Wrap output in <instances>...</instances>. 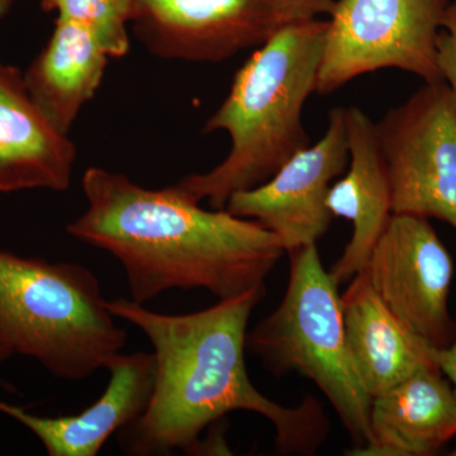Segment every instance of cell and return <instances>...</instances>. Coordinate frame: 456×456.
Instances as JSON below:
<instances>
[{
    "label": "cell",
    "instance_id": "obj_1",
    "mask_svg": "<svg viewBox=\"0 0 456 456\" xmlns=\"http://www.w3.org/2000/svg\"><path fill=\"white\" fill-rule=\"evenodd\" d=\"M265 294V284L260 285L188 314H159L123 297L106 299L108 310L140 329L154 347L155 386L149 407L117 432L125 454L197 455L204 430L236 411L269 419L279 454H316L330 431L316 399L284 407L265 397L248 377V321Z\"/></svg>",
    "mask_w": 456,
    "mask_h": 456
},
{
    "label": "cell",
    "instance_id": "obj_2",
    "mask_svg": "<svg viewBox=\"0 0 456 456\" xmlns=\"http://www.w3.org/2000/svg\"><path fill=\"white\" fill-rule=\"evenodd\" d=\"M82 185L86 209L66 231L118 260L131 299L140 305L174 289L241 296L265 284L285 254L281 239L260 222L204 209L176 184L149 189L92 167Z\"/></svg>",
    "mask_w": 456,
    "mask_h": 456
},
{
    "label": "cell",
    "instance_id": "obj_3",
    "mask_svg": "<svg viewBox=\"0 0 456 456\" xmlns=\"http://www.w3.org/2000/svg\"><path fill=\"white\" fill-rule=\"evenodd\" d=\"M326 31L327 20H305L255 49L204 123V134L227 132L230 151L212 170L176 183L187 196L224 209L233 194L259 187L311 145L302 114L316 93Z\"/></svg>",
    "mask_w": 456,
    "mask_h": 456
},
{
    "label": "cell",
    "instance_id": "obj_4",
    "mask_svg": "<svg viewBox=\"0 0 456 456\" xmlns=\"http://www.w3.org/2000/svg\"><path fill=\"white\" fill-rule=\"evenodd\" d=\"M92 270L0 250V349L28 356L61 379L83 382L122 353L116 322Z\"/></svg>",
    "mask_w": 456,
    "mask_h": 456
},
{
    "label": "cell",
    "instance_id": "obj_5",
    "mask_svg": "<svg viewBox=\"0 0 456 456\" xmlns=\"http://www.w3.org/2000/svg\"><path fill=\"white\" fill-rule=\"evenodd\" d=\"M289 281L277 310L246 336V350L275 377L299 373L329 399L355 448L371 443L370 395L351 360L338 287L317 245L288 253Z\"/></svg>",
    "mask_w": 456,
    "mask_h": 456
},
{
    "label": "cell",
    "instance_id": "obj_6",
    "mask_svg": "<svg viewBox=\"0 0 456 456\" xmlns=\"http://www.w3.org/2000/svg\"><path fill=\"white\" fill-rule=\"evenodd\" d=\"M450 0H336L327 20L317 94L360 75L399 69L440 82L437 38Z\"/></svg>",
    "mask_w": 456,
    "mask_h": 456
},
{
    "label": "cell",
    "instance_id": "obj_7",
    "mask_svg": "<svg viewBox=\"0 0 456 456\" xmlns=\"http://www.w3.org/2000/svg\"><path fill=\"white\" fill-rule=\"evenodd\" d=\"M336 0H132L131 22L151 55L224 61L285 27L329 16Z\"/></svg>",
    "mask_w": 456,
    "mask_h": 456
},
{
    "label": "cell",
    "instance_id": "obj_8",
    "mask_svg": "<svg viewBox=\"0 0 456 456\" xmlns=\"http://www.w3.org/2000/svg\"><path fill=\"white\" fill-rule=\"evenodd\" d=\"M392 185L393 215L446 222L456 230V93L425 83L375 123Z\"/></svg>",
    "mask_w": 456,
    "mask_h": 456
},
{
    "label": "cell",
    "instance_id": "obj_9",
    "mask_svg": "<svg viewBox=\"0 0 456 456\" xmlns=\"http://www.w3.org/2000/svg\"><path fill=\"white\" fill-rule=\"evenodd\" d=\"M364 272L384 305L432 347L454 340L456 320L449 312L454 263L428 218L392 215Z\"/></svg>",
    "mask_w": 456,
    "mask_h": 456
},
{
    "label": "cell",
    "instance_id": "obj_10",
    "mask_svg": "<svg viewBox=\"0 0 456 456\" xmlns=\"http://www.w3.org/2000/svg\"><path fill=\"white\" fill-rule=\"evenodd\" d=\"M349 161L346 108L336 107L320 141L294 155L259 187L233 194L224 209L260 222L281 239L285 254L317 245L334 220L326 206L327 193Z\"/></svg>",
    "mask_w": 456,
    "mask_h": 456
},
{
    "label": "cell",
    "instance_id": "obj_11",
    "mask_svg": "<svg viewBox=\"0 0 456 456\" xmlns=\"http://www.w3.org/2000/svg\"><path fill=\"white\" fill-rule=\"evenodd\" d=\"M110 382L77 415L40 417L0 401V412L32 431L50 456H95L113 434L143 415L155 386L152 354H118L106 368Z\"/></svg>",
    "mask_w": 456,
    "mask_h": 456
},
{
    "label": "cell",
    "instance_id": "obj_12",
    "mask_svg": "<svg viewBox=\"0 0 456 456\" xmlns=\"http://www.w3.org/2000/svg\"><path fill=\"white\" fill-rule=\"evenodd\" d=\"M75 160L73 141L35 103L20 69L0 62V193L64 191Z\"/></svg>",
    "mask_w": 456,
    "mask_h": 456
},
{
    "label": "cell",
    "instance_id": "obj_13",
    "mask_svg": "<svg viewBox=\"0 0 456 456\" xmlns=\"http://www.w3.org/2000/svg\"><path fill=\"white\" fill-rule=\"evenodd\" d=\"M349 167L330 187L326 206L353 224V235L330 275L338 285L362 272L374 245L391 220L392 185L375 123L360 108H346Z\"/></svg>",
    "mask_w": 456,
    "mask_h": 456
},
{
    "label": "cell",
    "instance_id": "obj_14",
    "mask_svg": "<svg viewBox=\"0 0 456 456\" xmlns=\"http://www.w3.org/2000/svg\"><path fill=\"white\" fill-rule=\"evenodd\" d=\"M340 301L351 360L371 398L417 371L439 369L435 347L384 305L364 270L351 279Z\"/></svg>",
    "mask_w": 456,
    "mask_h": 456
},
{
    "label": "cell",
    "instance_id": "obj_15",
    "mask_svg": "<svg viewBox=\"0 0 456 456\" xmlns=\"http://www.w3.org/2000/svg\"><path fill=\"white\" fill-rule=\"evenodd\" d=\"M371 443L351 455L428 456L456 436V395L440 369H424L371 399Z\"/></svg>",
    "mask_w": 456,
    "mask_h": 456
},
{
    "label": "cell",
    "instance_id": "obj_16",
    "mask_svg": "<svg viewBox=\"0 0 456 456\" xmlns=\"http://www.w3.org/2000/svg\"><path fill=\"white\" fill-rule=\"evenodd\" d=\"M108 57L84 27L56 18L50 41L23 77L29 95L57 130L69 134L101 86Z\"/></svg>",
    "mask_w": 456,
    "mask_h": 456
},
{
    "label": "cell",
    "instance_id": "obj_17",
    "mask_svg": "<svg viewBox=\"0 0 456 456\" xmlns=\"http://www.w3.org/2000/svg\"><path fill=\"white\" fill-rule=\"evenodd\" d=\"M132 0H42L45 11L84 27L110 57H122L130 50L127 25Z\"/></svg>",
    "mask_w": 456,
    "mask_h": 456
},
{
    "label": "cell",
    "instance_id": "obj_18",
    "mask_svg": "<svg viewBox=\"0 0 456 456\" xmlns=\"http://www.w3.org/2000/svg\"><path fill=\"white\" fill-rule=\"evenodd\" d=\"M437 68L441 77L456 93V0L450 2L437 38Z\"/></svg>",
    "mask_w": 456,
    "mask_h": 456
},
{
    "label": "cell",
    "instance_id": "obj_19",
    "mask_svg": "<svg viewBox=\"0 0 456 456\" xmlns=\"http://www.w3.org/2000/svg\"><path fill=\"white\" fill-rule=\"evenodd\" d=\"M434 358L441 373L449 378L456 395V331L454 340L443 349H434Z\"/></svg>",
    "mask_w": 456,
    "mask_h": 456
},
{
    "label": "cell",
    "instance_id": "obj_20",
    "mask_svg": "<svg viewBox=\"0 0 456 456\" xmlns=\"http://www.w3.org/2000/svg\"><path fill=\"white\" fill-rule=\"evenodd\" d=\"M14 2L16 0H0V18L4 17L8 13Z\"/></svg>",
    "mask_w": 456,
    "mask_h": 456
},
{
    "label": "cell",
    "instance_id": "obj_21",
    "mask_svg": "<svg viewBox=\"0 0 456 456\" xmlns=\"http://www.w3.org/2000/svg\"><path fill=\"white\" fill-rule=\"evenodd\" d=\"M5 360H8V356L5 355L4 351L0 349V362H5Z\"/></svg>",
    "mask_w": 456,
    "mask_h": 456
},
{
    "label": "cell",
    "instance_id": "obj_22",
    "mask_svg": "<svg viewBox=\"0 0 456 456\" xmlns=\"http://www.w3.org/2000/svg\"><path fill=\"white\" fill-rule=\"evenodd\" d=\"M450 455H452V456H456V449L454 450V452H452V454Z\"/></svg>",
    "mask_w": 456,
    "mask_h": 456
}]
</instances>
